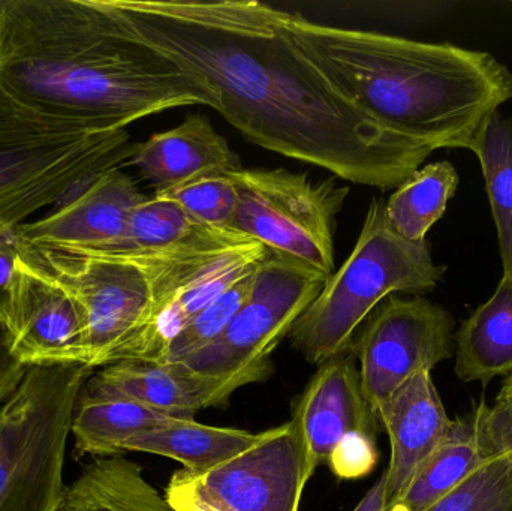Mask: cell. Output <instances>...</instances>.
Instances as JSON below:
<instances>
[{"instance_id": "10", "label": "cell", "mask_w": 512, "mask_h": 511, "mask_svg": "<svg viewBox=\"0 0 512 511\" xmlns=\"http://www.w3.org/2000/svg\"><path fill=\"white\" fill-rule=\"evenodd\" d=\"M23 255L62 282L87 320V366L113 365L153 312V285L143 266L125 258L87 257L23 243Z\"/></svg>"}, {"instance_id": "24", "label": "cell", "mask_w": 512, "mask_h": 511, "mask_svg": "<svg viewBox=\"0 0 512 511\" xmlns=\"http://www.w3.org/2000/svg\"><path fill=\"white\" fill-rule=\"evenodd\" d=\"M176 420L183 419L165 416L126 399L92 395L83 387L75 405L71 434L78 455L113 458L122 453L123 444L135 435Z\"/></svg>"}, {"instance_id": "33", "label": "cell", "mask_w": 512, "mask_h": 511, "mask_svg": "<svg viewBox=\"0 0 512 511\" xmlns=\"http://www.w3.org/2000/svg\"><path fill=\"white\" fill-rule=\"evenodd\" d=\"M165 500L174 511H230L215 500L185 468L171 476Z\"/></svg>"}, {"instance_id": "12", "label": "cell", "mask_w": 512, "mask_h": 511, "mask_svg": "<svg viewBox=\"0 0 512 511\" xmlns=\"http://www.w3.org/2000/svg\"><path fill=\"white\" fill-rule=\"evenodd\" d=\"M304 452L294 420L259 432L246 452L204 473V489L230 511H298L306 485Z\"/></svg>"}, {"instance_id": "34", "label": "cell", "mask_w": 512, "mask_h": 511, "mask_svg": "<svg viewBox=\"0 0 512 511\" xmlns=\"http://www.w3.org/2000/svg\"><path fill=\"white\" fill-rule=\"evenodd\" d=\"M27 371L29 368L15 354L11 329L0 320V402L17 392Z\"/></svg>"}, {"instance_id": "20", "label": "cell", "mask_w": 512, "mask_h": 511, "mask_svg": "<svg viewBox=\"0 0 512 511\" xmlns=\"http://www.w3.org/2000/svg\"><path fill=\"white\" fill-rule=\"evenodd\" d=\"M454 372L486 387L512 375V273H502L493 296L462 321L454 335Z\"/></svg>"}, {"instance_id": "27", "label": "cell", "mask_w": 512, "mask_h": 511, "mask_svg": "<svg viewBox=\"0 0 512 511\" xmlns=\"http://www.w3.org/2000/svg\"><path fill=\"white\" fill-rule=\"evenodd\" d=\"M258 266V264H256ZM255 267L213 300L168 347L162 363H179L212 344L227 329L251 293Z\"/></svg>"}, {"instance_id": "32", "label": "cell", "mask_w": 512, "mask_h": 511, "mask_svg": "<svg viewBox=\"0 0 512 511\" xmlns=\"http://www.w3.org/2000/svg\"><path fill=\"white\" fill-rule=\"evenodd\" d=\"M23 251L20 224L0 213V320L11 324L14 306L15 278L18 260Z\"/></svg>"}, {"instance_id": "29", "label": "cell", "mask_w": 512, "mask_h": 511, "mask_svg": "<svg viewBox=\"0 0 512 511\" xmlns=\"http://www.w3.org/2000/svg\"><path fill=\"white\" fill-rule=\"evenodd\" d=\"M159 198L173 201L198 224L216 230H230L239 206V192L228 174L198 180Z\"/></svg>"}, {"instance_id": "18", "label": "cell", "mask_w": 512, "mask_h": 511, "mask_svg": "<svg viewBox=\"0 0 512 511\" xmlns=\"http://www.w3.org/2000/svg\"><path fill=\"white\" fill-rule=\"evenodd\" d=\"M268 249L248 242L225 252L209 270L191 284L174 291L156 306L146 326L123 348L119 360L162 363L171 342L234 282L264 260ZM116 362V363H117Z\"/></svg>"}, {"instance_id": "8", "label": "cell", "mask_w": 512, "mask_h": 511, "mask_svg": "<svg viewBox=\"0 0 512 511\" xmlns=\"http://www.w3.org/2000/svg\"><path fill=\"white\" fill-rule=\"evenodd\" d=\"M228 176L239 192L231 231L327 279L333 275L334 228L348 197L346 186L333 180L313 182L283 168H240Z\"/></svg>"}, {"instance_id": "28", "label": "cell", "mask_w": 512, "mask_h": 511, "mask_svg": "<svg viewBox=\"0 0 512 511\" xmlns=\"http://www.w3.org/2000/svg\"><path fill=\"white\" fill-rule=\"evenodd\" d=\"M426 511H512V458L487 459L459 488Z\"/></svg>"}, {"instance_id": "2", "label": "cell", "mask_w": 512, "mask_h": 511, "mask_svg": "<svg viewBox=\"0 0 512 511\" xmlns=\"http://www.w3.org/2000/svg\"><path fill=\"white\" fill-rule=\"evenodd\" d=\"M0 96L90 131L126 129L212 92L125 32L107 0H0Z\"/></svg>"}, {"instance_id": "23", "label": "cell", "mask_w": 512, "mask_h": 511, "mask_svg": "<svg viewBox=\"0 0 512 511\" xmlns=\"http://www.w3.org/2000/svg\"><path fill=\"white\" fill-rule=\"evenodd\" d=\"M59 511H174L143 468L122 456L96 459L66 488Z\"/></svg>"}, {"instance_id": "30", "label": "cell", "mask_w": 512, "mask_h": 511, "mask_svg": "<svg viewBox=\"0 0 512 511\" xmlns=\"http://www.w3.org/2000/svg\"><path fill=\"white\" fill-rule=\"evenodd\" d=\"M378 435L357 431L346 435L331 453L328 467L342 480L369 476L379 461Z\"/></svg>"}, {"instance_id": "11", "label": "cell", "mask_w": 512, "mask_h": 511, "mask_svg": "<svg viewBox=\"0 0 512 511\" xmlns=\"http://www.w3.org/2000/svg\"><path fill=\"white\" fill-rule=\"evenodd\" d=\"M9 329L18 359L30 366L86 365L87 320L74 294L21 251Z\"/></svg>"}, {"instance_id": "5", "label": "cell", "mask_w": 512, "mask_h": 511, "mask_svg": "<svg viewBox=\"0 0 512 511\" xmlns=\"http://www.w3.org/2000/svg\"><path fill=\"white\" fill-rule=\"evenodd\" d=\"M126 129L98 132L33 116L0 96V213L15 224L128 164Z\"/></svg>"}, {"instance_id": "3", "label": "cell", "mask_w": 512, "mask_h": 511, "mask_svg": "<svg viewBox=\"0 0 512 511\" xmlns=\"http://www.w3.org/2000/svg\"><path fill=\"white\" fill-rule=\"evenodd\" d=\"M313 62L364 114L429 147L474 150L487 119L512 99V72L487 51L343 29L289 14Z\"/></svg>"}, {"instance_id": "4", "label": "cell", "mask_w": 512, "mask_h": 511, "mask_svg": "<svg viewBox=\"0 0 512 511\" xmlns=\"http://www.w3.org/2000/svg\"><path fill=\"white\" fill-rule=\"evenodd\" d=\"M447 270L435 263L427 240L411 242L397 234L385 215L384 201L373 198L357 245L295 321L289 341L312 365L343 356L385 299L396 293H432Z\"/></svg>"}, {"instance_id": "31", "label": "cell", "mask_w": 512, "mask_h": 511, "mask_svg": "<svg viewBox=\"0 0 512 511\" xmlns=\"http://www.w3.org/2000/svg\"><path fill=\"white\" fill-rule=\"evenodd\" d=\"M478 408V438L484 458H512V402L496 398L489 407L481 401Z\"/></svg>"}, {"instance_id": "6", "label": "cell", "mask_w": 512, "mask_h": 511, "mask_svg": "<svg viewBox=\"0 0 512 511\" xmlns=\"http://www.w3.org/2000/svg\"><path fill=\"white\" fill-rule=\"evenodd\" d=\"M95 369L30 366L0 408V511H59L75 405Z\"/></svg>"}, {"instance_id": "25", "label": "cell", "mask_w": 512, "mask_h": 511, "mask_svg": "<svg viewBox=\"0 0 512 511\" xmlns=\"http://www.w3.org/2000/svg\"><path fill=\"white\" fill-rule=\"evenodd\" d=\"M459 183V173L451 162L439 161L421 167L388 198L385 203L388 222L405 239L423 242L447 212Z\"/></svg>"}, {"instance_id": "1", "label": "cell", "mask_w": 512, "mask_h": 511, "mask_svg": "<svg viewBox=\"0 0 512 511\" xmlns=\"http://www.w3.org/2000/svg\"><path fill=\"white\" fill-rule=\"evenodd\" d=\"M132 38L194 75L243 137L388 191L433 150L364 114L313 62L289 29V12L258 0H107Z\"/></svg>"}, {"instance_id": "26", "label": "cell", "mask_w": 512, "mask_h": 511, "mask_svg": "<svg viewBox=\"0 0 512 511\" xmlns=\"http://www.w3.org/2000/svg\"><path fill=\"white\" fill-rule=\"evenodd\" d=\"M472 152L486 180L487 197L492 207L502 273H512V122L499 111L487 119Z\"/></svg>"}, {"instance_id": "22", "label": "cell", "mask_w": 512, "mask_h": 511, "mask_svg": "<svg viewBox=\"0 0 512 511\" xmlns=\"http://www.w3.org/2000/svg\"><path fill=\"white\" fill-rule=\"evenodd\" d=\"M478 438V408L457 417L441 446L388 511H426L459 488L486 462Z\"/></svg>"}, {"instance_id": "14", "label": "cell", "mask_w": 512, "mask_h": 511, "mask_svg": "<svg viewBox=\"0 0 512 511\" xmlns=\"http://www.w3.org/2000/svg\"><path fill=\"white\" fill-rule=\"evenodd\" d=\"M292 420L303 443L306 486L319 467L328 465L331 453L346 435L357 431L378 435L381 425L364 399L351 351L318 366L295 402Z\"/></svg>"}, {"instance_id": "16", "label": "cell", "mask_w": 512, "mask_h": 511, "mask_svg": "<svg viewBox=\"0 0 512 511\" xmlns=\"http://www.w3.org/2000/svg\"><path fill=\"white\" fill-rule=\"evenodd\" d=\"M84 390L137 402L183 420L195 419L201 410L225 407L230 402L221 383L195 374L182 363L122 360L93 372Z\"/></svg>"}, {"instance_id": "19", "label": "cell", "mask_w": 512, "mask_h": 511, "mask_svg": "<svg viewBox=\"0 0 512 511\" xmlns=\"http://www.w3.org/2000/svg\"><path fill=\"white\" fill-rule=\"evenodd\" d=\"M248 242L254 240L198 224L173 201L152 197L135 207L116 248L87 257L144 260L191 251H224Z\"/></svg>"}, {"instance_id": "35", "label": "cell", "mask_w": 512, "mask_h": 511, "mask_svg": "<svg viewBox=\"0 0 512 511\" xmlns=\"http://www.w3.org/2000/svg\"><path fill=\"white\" fill-rule=\"evenodd\" d=\"M352 511H388L387 495H385V474L378 477L372 488L364 494L360 503Z\"/></svg>"}, {"instance_id": "7", "label": "cell", "mask_w": 512, "mask_h": 511, "mask_svg": "<svg viewBox=\"0 0 512 511\" xmlns=\"http://www.w3.org/2000/svg\"><path fill=\"white\" fill-rule=\"evenodd\" d=\"M327 278L316 270L268 251L259 261L245 305L212 344L183 359L195 374L224 386L228 398L273 372L274 350L316 299Z\"/></svg>"}, {"instance_id": "15", "label": "cell", "mask_w": 512, "mask_h": 511, "mask_svg": "<svg viewBox=\"0 0 512 511\" xmlns=\"http://www.w3.org/2000/svg\"><path fill=\"white\" fill-rule=\"evenodd\" d=\"M378 420L391 446L390 462L384 471L390 506L441 446L453 420L433 383L432 372H420L400 387L382 405Z\"/></svg>"}, {"instance_id": "9", "label": "cell", "mask_w": 512, "mask_h": 511, "mask_svg": "<svg viewBox=\"0 0 512 511\" xmlns=\"http://www.w3.org/2000/svg\"><path fill=\"white\" fill-rule=\"evenodd\" d=\"M454 327L453 314L423 296H390L369 315L349 351L360 362L361 389L376 419L415 375L454 357Z\"/></svg>"}, {"instance_id": "13", "label": "cell", "mask_w": 512, "mask_h": 511, "mask_svg": "<svg viewBox=\"0 0 512 511\" xmlns=\"http://www.w3.org/2000/svg\"><path fill=\"white\" fill-rule=\"evenodd\" d=\"M137 183L113 168L45 218L20 225L24 245L93 255L119 245L135 207L146 201Z\"/></svg>"}, {"instance_id": "36", "label": "cell", "mask_w": 512, "mask_h": 511, "mask_svg": "<svg viewBox=\"0 0 512 511\" xmlns=\"http://www.w3.org/2000/svg\"><path fill=\"white\" fill-rule=\"evenodd\" d=\"M498 398L512 402V375L511 377L505 378L504 384H502L501 392H499Z\"/></svg>"}, {"instance_id": "21", "label": "cell", "mask_w": 512, "mask_h": 511, "mask_svg": "<svg viewBox=\"0 0 512 511\" xmlns=\"http://www.w3.org/2000/svg\"><path fill=\"white\" fill-rule=\"evenodd\" d=\"M259 434L243 429L218 428L197 420H176L141 432L122 446V453H150L180 462L189 473H204L246 452Z\"/></svg>"}, {"instance_id": "17", "label": "cell", "mask_w": 512, "mask_h": 511, "mask_svg": "<svg viewBox=\"0 0 512 511\" xmlns=\"http://www.w3.org/2000/svg\"><path fill=\"white\" fill-rule=\"evenodd\" d=\"M128 164L140 171L156 197L242 168L239 155L203 114H189L176 128L134 144Z\"/></svg>"}]
</instances>
